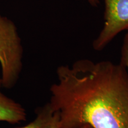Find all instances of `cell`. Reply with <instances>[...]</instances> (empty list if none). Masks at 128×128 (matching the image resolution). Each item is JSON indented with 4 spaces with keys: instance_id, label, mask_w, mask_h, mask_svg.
<instances>
[{
    "instance_id": "cell-1",
    "label": "cell",
    "mask_w": 128,
    "mask_h": 128,
    "mask_svg": "<svg viewBox=\"0 0 128 128\" xmlns=\"http://www.w3.org/2000/svg\"><path fill=\"white\" fill-rule=\"evenodd\" d=\"M49 103L62 128H128V74L120 62L82 59L56 70Z\"/></svg>"
},
{
    "instance_id": "cell-2",
    "label": "cell",
    "mask_w": 128,
    "mask_h": 128,
    "mask_svg": "<svg viewBox=\"0 0 128 128\" xmlns=\"http://www.w3.org/2000/svg\"><path fill=\"white\" fill-rule=\"evenodd\" d=\"M23 48L13 22L0 13V67L3 87L16 86L23 69Z\"/></svg>"
},
{
    "instance_id": "cell-3",
    "label": "cell",
    "mask_w": 128,
    "mask_h": 128,
    "mask_svg": "<svg viewBox=\"0 0 128 128\" xmlns=\"http://www.w3.org/2000/svg\"><path fill=\"white\" fill-rule=\"evenodd\" d=\"M104 4L103 27L94 39L92 47L100 51L118 34L128 29V0H103Z\"/></svg>"
},
{
    "instance_id": "cell-4",
    "label": "cell",
    "mask_w": 128,
    "mask_h": 128,
    "mask_svg": "<svg viewBox=\"0 0 128 128\" xmlns=\"http://www.w3.org/2000/svg\"><path fill=\"white\" fill-rule=\"evenodd\" d=\"M2 81L0 76V122L16 124L27 119L26 110L21 104L2 92Z\"/></svg>"
},
{
    "instance_id": "cell-5",
    "label": "cell",
    "mask_w": 128,
    "mask_h": 128,
    "mask_svg": "<svg viewBox=\"0 0 128 128\" xmlns=\"http://www.w3.org/2000/svg\"><path fill=\"white\" fill-rule=\"evenodd\" d=\"M36 118L26 125L17 128H62L59 112L51 106L49 102L36 111Z\"/></svg>"
},
{
    "instance_id": "cell-6",
    "label": "cell",
    "mask_w": 128,
    "mask_h": 128,
    "mask_svg": "<svg viewBox=\"0 0 128 128\" xmlns=\"http://www.w3.org/2000/svg\"><path fill=\"white\" fill-rule=\"evenodd\" d=\"M120 63L125 67L128 74V40L126 38L124 39L121 49Z\"/></svg>"
},
{
    "instance_id": "cell-7",
    "label": "cell",
    "mask_w": 128,
    "mask_h": 128,
    "mask_svg": "<svg viewBox=\"0 0 128 128\" xmlns=\"http://www.w3.org/2000/svg\"><path fill=\"white\" fill-rule=\"evenodd\" d=\"M76 1H84L93 7H97L99 4V0H76Z\"/></svg>"
},
{
    "instance_id": "cell-8",
    "label": "cell",
    "mask_w": 128,
    "mask_h": 128,
    "mask_svg": "<svg viewBox=\"0 0 128 128\" xmlns=\"http://www.w3.org/2000/svg\"><path fill=\"white\" fill-rule=\"evenodd\" d=\"M76 128H92L90 125H89V124H82V125L78 126V127H77Z\"/></svg>"
},
{
    "instance_id": "cell-9",
    "label": "cell",
    "mask_w": 128,
    "mask_h": 128,
    "mask_svg": "<svg viewBox=\"0 0 128 128\" xmlns=\"http://www.w3.org/2000/svg\"><path fill=\"white\" fill-rule=\"evenodd\" d=\"M126 32H126V34L125 38H126V39L128 40V29L127 30H126Z\"/></svg>"
}]
</instances>
